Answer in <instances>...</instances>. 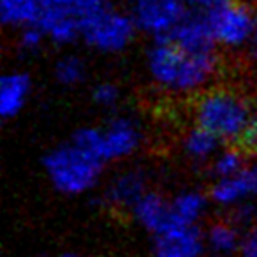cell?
Listing matches in <instances>:
<instances>
[{
    "mask_svg": "<svg viewBox=\"0 0 257 257\" xmlns=\"http://www.w3.org/2000/svg\"><path fill=\"white\" fill-rule=\"evenodd\" d=\"M145 72L159 93L192 100L215 85L220 57L218 51H189L166 37L150 43L145 53Z\"/></svg>",
    "mask_w": 257,
    "mask_h": 257,
    "instance_id": "cell-1",
    "label": "cell"
},
{
    "mask_svg": "<svg viewBox=\"0 0 257 257\" xmlns=\"http://www.w3.org/2000/svg\"><path fill=\"white\" fill-rule=\"evenodd\" d=\"M192 123L201 125L224 145L252 148L257 134V104L236 86L213 85L192 99Z\"/></svg>",
    "mask_w": 257,
    "mask_h": 257,
    "instance_id": "cell-2",
    "label": "cell"
},
{
    "mask_svg": "<svg viewBox=\"0 0 257 257\" xmlns=\"http://www.w3.org/2000/svg\"><path fill=\"white\" fill-rule=\"evenodd\" d=\"M106 162L72 138L46 152L43 169L55 192L65 197H81L100 185Z\"/></svg>",
    "mask_w": 257,
    "mask_h": 257,
    "instance_id": "cell-3",
    "label": "cell"
},
{
    "mask_svg": "<svg viewBox=\"0 0 257 257\" xmlns=\"http://www.w3.org/2000/svg\"><path fill=\"white\" fill-rule=\"evenodd\" d=\"M140 34L131 13L109 2L85 20L81 27V43L99 55H120L133 46Z\"/></svg>",
    "mask_w": 257,
    "mask_h": 257,
    "instance_id": "cell-4",
    "label": "cell"
},
{
    "mask_svg": "<svg viewBox=\"0 0 257 257\" xmlns=\"http://www.w3.org/2000/svg\"><path fill=\"white\" fill-rule=\"evenodd\" d=\"M107 4L109 0H43L36 25L43 30L48 44L71 46L81 41L85 20Z\"/></svg>",
    "mask_w": 257,
    "mask_h": 257,
    "instance_id": "cell-5",
    "label": "cell"
},
{
    "mask_svg": "<svg viewBox=\"0 0 257 257\" xmlns=\"http://www.w3.org/2000/svg\"><path fill=\"white\" fill-rule=\"evenodd\" d=\"M204 16L218 51L238 53L246 50L257 23L255 6L248 0H225Z\"/></svg>",
    "mask_w": 257,
    "mask_h": 257,
    "instance_id": "cell-6",
    "label": "cell"
},
{
    "mask_svg": "<svg viewBox=\"0 0 257 257\" xmlns=\"http://www.w3.org/2000/svg\"><path fill=\"white\" fill-rule=\"evenodd\" d=\"M97 150L106 164L131 161L145 145V128L136 116L113 113L106 123L95 125Z\"/></svg>",
    "mask_w": 257,
    "mask_h": 257,
    "instance_id": "cell-7",
    "label": "cell"
},
{
    "mask_svg": "<svg viewBox=\"0 0 257 257\" xmlns=\"http://www.w3.org/2000/svg\"><path fill=\"white\" fill-rule=\"evenodd\" d=\"M128 13L140 34L157 41L171 36L189 8L185 0H131Z\"/></svg>",
    "mask_w": 257,
    "mask_h": 257,
    "instance_id": "cell-8",
    "label": "cell"
},
{
    "mask_svg": "<svg viewBox=\"0 0 257 257\" xmlns=\"http://www.w3.org/2000/svg\"><path fill=\"white\" fill-rule=\"evenodd\" d=\"M150 189V173L143 166H125L106 180L100 201L109 210L128 213Z\"/></svg>",
    "mask_w": 257,
    "mask_h": 257,
    "instance_id": "cell-9",
    "label": "cell"
},
{
    "mask_svg": "<svg viewBox=\"0 0 257 257\" xmlns=\"http://www.w3.org/2000/svg\"><path fill=\"white\" fill-rule=\"evenodd\" d=\"M208 194L213 208L225 213H231L243 204L257 203V162L250 161L234 175L211 180Z\"/></svg>",
    "mask_w": 257,
    "mask_h": 257,
    "instance_id": "cell-10",
    "label": "cell"
},
{
    "mask_svg": "<svg viewBox=\"0 0 257 257\" xmlns=\"http://www.w3.org/2000/svg\"><path fill=\"white\" fill-rule=\"evenodd\" d=\"M152 257H204V227L173 222L152 236Z\"/></svg>",
    "mask_w": 257,
    "mask_h": 257,
    "instance_id": "cell-11",
    "label": "cell"
},
{
    "mask_svg": "<svg viewBox=\"0 0 257 257\" xmlns=\"http://www.w3.org/2000/svg\"><path fill=\"white\" fill-rule=\"evenodd\" d=\"M245 229L224 217L204 225V257H239Z\"/></svg>",
    "mask_w": 257,
    "mask_h": 257,
    "instance_id": "cell-12",
    "label": "cell"
},
{
    "mask_svg": "<svg viewBox=\"0 0 257 257\" xmlns=\"http://www.w3.org/2000/svg\"><path fill=\"white\" fill-rule=\"evenodd\" d=\"M32 76L22 69H13L0 78V116L13 120L20 116L32 97Z\"/></svg>",
    "mask_w": 257,
    "mask_h": 257,
    "instance_id": "cell-13",
    "label": "cell"
},
{
    "mask_svg": "<svg viewBox=\"0 0 257 257\" xmlns=\"http://www.w3.org/2000/svg\"><path fill=\"white\" fill-rule=\"evenodd\" d=\"M134 224L150 236L159 234L164 231L169 224H173L171 218V204L169 197L161 194L159 190L150 189L131 211H128Z\"/></svg>",
    "mask_w": 257,
    "mask_h": 257,
    "instance_id": "cell-14",
    "label": "cell"
},
{
    "mask_svg": "<svg viewBox=\"0 0 257 257\" xmlns=\"http://www.w3.org/2000/svg\"><path fill=\"white\" fill-rule=\"evenodd\" d=\"M169 204L173 222L183 225H203L213 206L210 194L197 187L180 189L169 197Z\"/></svg>",
    "mask_w": 257,
    "mask_h": 257,
    "instance_id": "cell-15",
    "label": "cell"
},
{
    "mask_svg": "<svg viewBox=\"0 0 257 257\" xmlns=\"http://www.w3.org/2000/svg\"><path fill=\"white\" fill-rule=\"evenodd\" d=\"M169 39L189 51H199V53L218 51L213 36H211L210 25L206 22V16L194 11L187 13L185 18L173 30Z\"/></svg>",
    "mask_w": 257,
    "mask_h": 257,
    "instance_id": "cell-16",
    "label": "cell"
},
{
    "mask_svg": "<svg viewBox=\"0 0 257 257\" xmlns=\"http://www.w3.org/2000/svg\"><path fill=\"white\" fill-rule=\"evenodd\" d=\"M222 147L224 143L217 136H213L210 131L196 123H190L180 138V152H182L183 159L194 166H206L208 168Z\"/></svg>",
    "mask_w": 257,
    "mask_h": 257,
    "instance_id": "cell-17",
    "label": "cell"
},
{
    "mask_svg": "<svg viewBox=\"0 0 257 257\" xmlns=\"http://www.w3.org/2000/svg\"><path fill=\"white\" fill-rule=\"evenodd\" d=\"M43 0H0V20L8 29L20 30L36 25Z\"/></svg>",
    "mask_w": 257,
    "mask_h": 257,
    "instance_id": "cell-18",
    "label": "cell"
},
{
    "mask_svg": "<svg viewBox=\"0 0 257 257\" xmlns=\"http://www.w3.org/2000/svg\"><path fill=\"white\" fill-rule=\"evenodd\" d=\"M248 162L250 159L248 154H246V148L234 147V145H224L220 148V152L213 157V161L210 162L208 171L211 175V180L225 178V176H231L234 173H238Z\"/></svg>",
    "mask_w": 257,
    "mask_h": 257,
    "instance_id": "cell-19",
    "label": "cell"
},
{
    "mask_svg": "<svg viewBox=\"0 0 257 257\" xmlns=\"http://www.w3.org/2000/svg\"><path fill=\"white\" fill-rule=\"evenodd\" d=\"M53 78L64 88H76L88 78L86 62L76 53H65L55 62Z\"/></svg>",
    "mask_w": 257,
    "mask_h": 257,
    "instance_id": "cell-20",
    "label": "cell"
},
{
    "mask_svg": "<svg viewBox=\"0 0 257 257\" xmlns=\"http://www.w3.org/2000/svg\"><path fill=\"white\" fill-rule=\"evenodd\" d=\"M90 99H92L93 106L104 111H114L118 104L121 102V88L114 81L109 79H102L97 81L90 90Z\"/></svg>",
    "mask_w": 257,
    "mask_h": 257,
    "instance_id": "cell-21",
    "label": "cell"
},
{
    "mask_svg": "<svg viewBox=\"0 0 257 257\" xmlns=\"http://www.w3.org/2000/svg\"><path fill=\"white\" fill-rule=\"evenodd\" d=\"M16 43H18V50L25 55L39 53L43 46H46L48 41L44 37L43 30L37 25H30L25 29L16 30Z\"/></svg>",
    "mask_w": 257,
    "mask_h": 257,
    "instance_id": "cell-22",
    "label": "cell"
},
{
    "mask_svg": "<svg viewBox=\"0 0 257 257\" xmlns=\"http://www.w3.org/2000/svg\"><path fill=\"white\" fill-rule=\"evenodd\" d=\"M239 257H257V222L245 229Z\"/></svg>",
    "mask_w": 257,
    "mask_h": 257,
    "instance_id": "cell-23",
    "label": "cell"
},
{
    "mask_svg": "<svg viewBox=\"0 0 257 257\" xmlns=\"http://www.w3.org/2000/svg\"><path fill=\"white\" fill-rule=\"evenodd\" d=\"M189 11L199 13V15H206L208 11H211L213 8L220 6L225 0H185Z\"/></svg>",
    "mask_w": 257,
    "mask_h": 257,
    "instance_id": "cell-24",
    "label": "cell"
},
{
    "mask_svg": "<svg viewBox=\"0 0 257 257\" xmlns=\"http://www.w3.org/2000/svg\"><path fill=\"white\" fill-rule=\"evenodd\" d=\"M243 53H245L248 64L252 65L253 69H257V23H255V30H253L252 39H250L248 46H246V50L243 51Z\"/></svg>",
    "mask_w": 257,
    "mask_h": 257,
    "instance_id": "cell-25",
    "label": "cell"
},
{
    "mask_svg": "<svg viewBox=\"0 0 257 257\" xmlns=\"http://www.w3.org/2000/svg\"><path fill=\"white\" fill-rule=\"evenodd\" d=\"M57 257H85V255H81V253H76V252H64V253H60V255H57Z\"/></svg>",
    "mask_w": 257,
    "mask_h": 257,
    "instance_id": "cell-26",
    "label": "cell"
},
{
    "mask_svg": "<svg viewBox=\"0 0 257 257\" xmlns=\"http://www.w3.org/2000/svg\"><path fill=\"white\" fill-rule=\"evenodd\" d=\"M252 148H253V150H257V134H255V138H253V143H252Z\"/></svg>",
    "mask_w": 257,
    "mask_h": 257,
    "instance_id": "cell-27",
    "label": "cell"
},
{
    "mask_svg": "<svg viewBox=\"0 0 257 257\" xmlns=\"http://www.w3.org/2000/svg\"><path fill=\"white\" fill-rule=\"evenodd\" d=\"M248 2H250V4H253V6L257 8V0H248Z\"/></svg>",
    "mask_w": 257,
    "mask_h": 257,
    "instance_id": "cell-28",
    "label": "cell"
}]
</instances>
